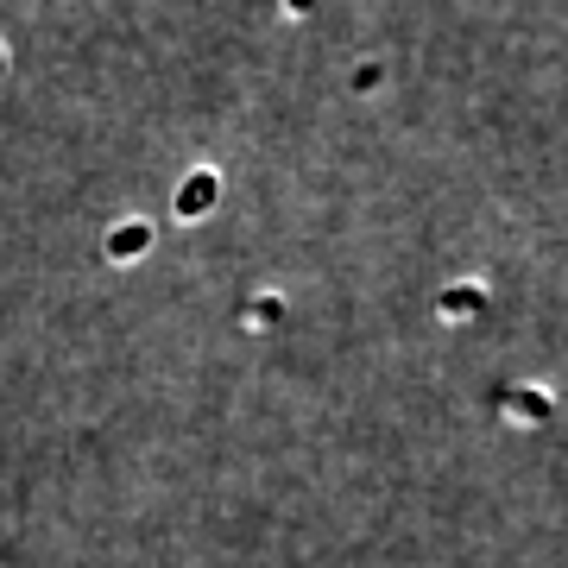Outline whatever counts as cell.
<instances>
[{"label":"cell","mask_w":568,"mask_h":568,"mask_svg":"<svg viewBox=\"0 0 568 568\" xmlns=\"http://www.w3.org/2000/svg\"><path fill=\"white\" fill-rule=\"evenodd\" d=\"M493 404H499L512 423H550V417H556V398L537 392V385H512V392H499Z\"/></svg>","instance_id":"1"},{"label":"cell","mask_w":568,"mask_h":568,"mask_svg":"<svg viewBox=\"0 0 568 568\" xmlns=\"http://www.w3.org/2000/svg\"><path fill=\"white\" fill-rule=\"evenodd\" d=\"M215 196H221V184H215V171H196L184 190H177V221H202L215 209Z\"/></svg>","instance_id":"2"},{"label":"cell","mask_w":568,"mask_h":568,"mask_svg":"<svg viewBox=\"0 0 568 568\" xmlns=\"http://www.w3.org/2000/svg\"><path fill=\"white\" fill-rule=\"evenodd\" d=\"M139 253H152V228L146 221H120V228L108 234V259L114 266H133Z\"/></svg>","instance_id":"3"},{"label":"cell","mask_w":568,"mask_h":568,"mask_svg":"<svg viewBox=\"0 0 568 568\" xmlns=\"http://www.w3.org/2000/svg\"><path fill=\"white\" fill-rule=\"evenodd\" d=\"M436 310L449 316V322L480 316V310H486V284H455V291H442V297H436Z\"/></svg>","instance_id":"4"},{"label":"cell","mask_w":568,"mask_h":568,"mask_svg":"<svg viewBox=\"0 0 568 568\" xmlns=\"http://www.w3.org/2000/svg\"><path fill=\"white\" fill-rule=\"evenodd\" d=\"M278 316H284L278 297H253L247 303V329H278Z\"/></svg>","instance_id":"5"},{"label":"cell","mask_w":568,"mask_h":568,"mask_svg":"<svg viewBox=\"0 0 568 568\" xmlns=\"http://www.w3.org/2000/svg\"><path fill=\"white\" fill-rule=\"evenodd\" d=\"M316 7V0H284V13H310Z\"/></svg>","instance_id":"6"},{"label":"cell","mask_w":568,"mask_h":568,"mask_svg":"<svg viewBox=\"0 0 568 568\" xmlns=\"http://www.w3.org/2000/svg\"><path fill=\"white\" fill-rule=\"evenodd\" d=\"M0 76H7V45H0Z\"/></svg>","instance_id":"7"}]
</instances>
